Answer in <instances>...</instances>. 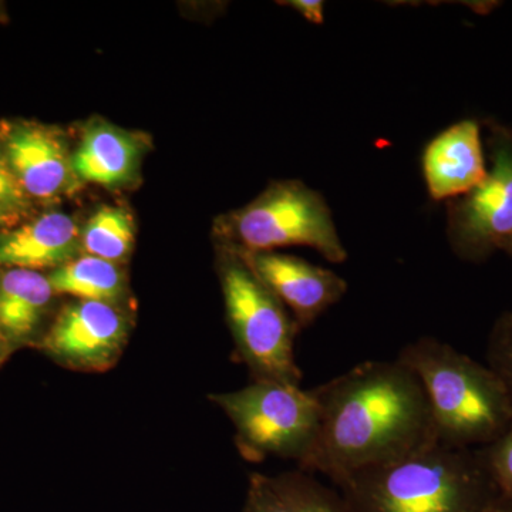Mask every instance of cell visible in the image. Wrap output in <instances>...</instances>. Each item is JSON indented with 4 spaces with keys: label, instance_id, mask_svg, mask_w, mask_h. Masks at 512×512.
<instances>
[{
    "label": "cell",
    "instance_id": "2e32d148",
    "mask_svg": "<svg viewBox=\"0 0 512 512\" xmlns=\"http://www.w3.org/2000/svg\"><path fill=\"white\" fill-rule=\"evenodd\" d=\"M136 241V225L130 212L113 205H101L80 228L82 254L123 264Z\"/></svg>",
    "mask_w": 512,
    "mask_h": 512
},
{
    "label": "cell",
    "instance_id": "4fadbf2b",
    "mask_svg": "<svg viewBox=\"0 0 512 512\" xmlns=\"http://www.w3.org/2000/svg\"><path fill=\"white\" fill-rule=\"evenodd\" d=\"M143 144L134 134L99 121L84 131L72 154V167L80 183L121 187L136 177Z\"/></svg>",
    "mask_w": 512,
    "mask_h": 512
},
{
    "label": "cell",
    "instance_id": "8992f818",
    "mask_svg": "<svg viewBox=\"0 0 512 512\" xmlns=\"http://www.w3.org/2000/svg\"><path fill=\"white\" fill-rule=\"evenodd\" d=\"M234 424L242 456L291 458L302 466L319 433V404L311 392L295 384L252 382L235 392L211 394Z\"/></svg>",
    "mask_w": 512,
    "mask_h": 512
},
{
    "label": "cell",
    "instance_id": "5b68a950",
    "mask_svg": "<svg viewBox=\"0 0 512 512\" xmlns=\"http://www.w3.org/2000/svg\"><path fill=\"white\" fill-rule=\"evenodd\" d=\"M220 235L222 244L238 251L308 247L333 264L348 259L328 202L298 180L275 181L254 201L225 215Z\"/></svg>",
    "mask_w": 512,
    "mask_h": 512
},
{
    "label": "cell",
    "instance_id": "8fae6325",
    "mask_svg": "<svg viewBox=\"0 0 512 512\" xmlns=\"http://www.w3.org/2000/svg\"><path fill=\"white\" fill-rule=\"evenodd\" d=\"M421 167L434 201H453L473 191L488 171L480 124L461 120L441 131L424 148Z\"/></svg>",
    "mask_w": 512,
    "mask_h": 512
},
{
    "label": "cell",
    "instance_id": "ba28073f",
    "mask_svg": "<svg viewBox=\"0 0 512 512\" xmlns=\"http://www.w3.org/2000/svg\"><path fill=\"white\" fill-rule=\"evenodd\" d=\"M131 328L123 305L76 299L57 313L39 346L69 369L103 373L123 355Z\"/></svg>",
    "mask_w": 512,
    "mask_h": 512
},
{
    "label": "cell",
    "instance_id": "44dd1931",
    "mask_svg": "<svg viewBox=\"0 0 512 512\" xmlns=\"http://www.w3.org/2000/svg\"><path fill=\"white\" fill-rule=\"evenodd\" d=\"M29 205V197L13 173L8 158L0 148V210L19 217Z\"/></svg>",
    "mask_w": 512,
    "mask_h": 512
},
{
    "label": "cell",
    "instance_id": "30bf717a",
    "mask_svg": "<svg viewBox=\"0 0 512 512\" xmlns=\"http://www.w3.org/2000/svg\"><path fill=\"white\" fill-rule=\"evenodd\" d=\"M235 251L292 312L299 328H308L348 292V282L342 276L298 256Z\"/></svg>",
    "mask_w": 512,
    "mask_h": 512
},
{
    "label": "cell",
    "instance_id": "3957f363",
    "mask_svg": "<svg viewBox=\"0 0 512 512\" xmlns=\"http://www.w3.org/2000/svg\"><path fill=\"white\" fill-rule=\"evenodd\" d=\"M397 360L419 377L439 443L483 448L512 426V397L488 366L434 338H420Z\"/></svg>",
    "mask_w": 512,
    "mask_h": 512
},
{
    "label": "cell",
    "instance_id": "ffe728a7",
    "mask_svg": "<svg viewBox=\"0 0 512 512\" xmlns=\"http://www.w3.org/2000/svg\"><path fill=\"white\" fill-rule=\"evenodd\" d=\"M242 512H293L291 505L279 493L272 477L252 474L249 478L247 501Z\"/></svg>",
    "mask_w": 512,
    "mask_h": 512
},
{
    "label": "cell",
    "instance_id": "603a6c76",
    "mask_svg": "<svg viewBox=\"0 0 512 512\" xmlns=\"http://www.w3.org/2000/svg\"><path fill=\"white\" fill-rule=\"evenodd\" d=\"M19 220V217H16V215L9 214V212L0 210V228L9 227V225H12L13 222H16Z\"/></svg>",
    "mask_w": 512,
    "mask_h": 512
},
{
    "label": "cell",
    "instance_id": "e0dca14e",
    "mask_svg": "<svg viewBox=\"0 0 512 512\" xmlns=\"http://www.w3.org/2000/svg\"><path fill=\"white\" fill-rule=\"evenodd\" d=\"M272 480L293 512H350L343 497L309 476L308 471H289Z\"/></svg>",
    "mask_w": 512,
    "mask_h": 512
},
{
    "label": "cell",
    "instance_id": "5bb4252c",
    "mask_svg": "<svg viewBox=\"0 0 512 512\" xmlns=\"http://www.w3.org/2000/svg\"><path fill=\"white\" fill-rule=\"evenodd\" d=\"M56 293L46 275L28 269L0 271V340L6 346L36 338Z\"/></svg>",
    "mask_w": 512,
    "mask_h": 512
},
{
    "label": "cell",
    "instance_id": "9a60e30c",
    "mask_svg": "<svg viewBox=\"0 0 512 512\" xmlns=\"http://www.w3.org/2000/svg\"><path fill=\"white\" fill-rule=\"evenodd\" d=\"M56 295L79 301L121 305L127 295V281L119 264L82 254L47 275Z\"/></svg>",
    "mask_w": 512,
    "mask_h": 512
},
{
    "label": "cell",
    "instance_id": "d4e9b609",
    "mask_svg": "<svg viewBox=\"0 0 512 512\" xmlns=\"http://www.w3.org/2000/svg\"><path fill=\"white\" fill-rule=\"evenodd\" d=\"M501 251H504L505 254L512 256V237L508 239L507 242H505L503 248H501Z\"/></svg>",
    "mask_w": 512,
    "mask_h": 512
},
{
    "label": "cell",
    "instance_id": "7402d4cb",
    "mask_svg": "<svg viewBox=\"0 0 512 512\" xmlns=\"http://www.w3.org/2000/svg\"><path fill=\"white\" fill-rule=\"evenodd\" d=\"M286 5L291 6L302 18L315 25H322L325 20V3L322 0H292Z\"/></svg>",
    "mask_w": 512,
    "mask_h": 512
},
{
    "label": "cell",
    "instance_id": "6da1fadb",
    "mask_svg": "<svg viewBox=\"0 0 512 512\" xmlns=\"http://www.w3.org/2000/svg\"><path fill=\"white\" fill-rule=\"evenodd\" d=\"M312 393L319 433L301 470L336 484L439 443L423 384L400 360L360 363Z\"/></svg>",
    "mask_w": 512,
    "mask_h": 512
},
{
    "label": "cell",
    "instance_id": "9c48e42d",
    "mask_svg": "<svg viewBox=\"0 0 512 512\" xmlns=\"http://www.w3.org/2000/svg\"><path fill=\"white\" fill-rule=\"evenodd\" d=\"M0 148L29 198L53 201L82 184L66 141L55 128L26 121L2 124Z\"/></svg>",
    "mask_w": 512,
    "mask_h": 512
},
{
    "label": "cell",
    "instance_id": "484cf974",
    "mask_svg": "<svg viewBox=\"0 0 512 512\" xmlns=\"http://www.w3.org/2000/svg\"><path fill=\"white\" fill-rule=\"evenodd\" d=\"M0 343H3L2 340H0ZM3 345H5V343H3ZM6 346V345H5ZM6 348H8V346H6Z\"/></svg>",
    "mask_w": 512,
    "mask_h": 512
},
{
    "label": "cell",
    "instance_id": "ac0fdd59",
    "mask_svg": "<svg viewBox=\"0 0 512 512\" xmlns=\"http://www.w3.org/2000/svg\"><path fill=\"white\" fill-rule=\"evenodd\" d=\"M488 367L497 373L512 397V311L494 323L488 339Z\"/></svg>",
    "mask_w": 512,
    "mask_h": 512
},
{
    "label": "cell",
    "instance_id": "52a82bcc",
    "mask_svg": "<svg viewBox=\"0 0 512 512\" xmlns=\"http://www.w3.org/2000/svg\"><path fill=\"white\" fill-rule=\"evenodd\" d=\"M491 167L473 191L448 202L447 238L454 254L483 262L512 237V131L493 124Z\"/></svg>",
    "mask_w": 512,
    "mask_h": 512
},
{
    "label": "cell",
    "instance_id": "7c38bea8",
    "mask_svg": "<svg viewBox=\"0 0 512 512\" xmlns=\"http://www.w3.org/2000/svg\"><path fill=\"white\" fill-rule=\"evenodd\" d=\"M79 255L80 228L64 212H47L0 235V269L55 271Z\"/></svg>",
    "mask_w": 512,
    "mask_h": 512
},
{
    "label": "cell",
    "instance_id": "277c9868",
    "mask_svg": "<svg viewBox=\"0 0 512 512\" xmlns=\"http://www.w3.org/2000/svg\"><path fill=\"white\" fill-rule=\"evenodd\" d=\"M222 295L232 338L254 382L299 386L295 359L299 326L234 248L222 244L218 261Z\"/></svg>",
    "mask_w": 512,
    "mask_h": 512
},
{
    "label": "cell",
    "instance_id": "7a4b0ae2",
    "mask_svg": "<svg viewBox=\"0 0 512 512\" xmlns=\"http://www.w3.org/2000/svg\"><path fill=\"white\" fill-rule=\"evenodd\" d=\"M338 485L350 512H483L501 495L481 448L441 443Z\"/></svg>",
    "mask_w": 512,
    "mask_h": 512
},
{
    "label": "cell",
    "instance_id": "cb8c5ba5",
    "mask_svg": "<svg viewBox=\"0 0 512 512\" xmlns=\"http://www.w3.org/2000/svg\"><path fill=\"white\" fill-rule=\"evenodd\" d=\"M483 512H512V511L508 510V508H505L504 505H501L500 501H498V503L491 505V507L485 508V510Z\"/></svg>",
    "mask_w": 512,
    "mask_h": 512
},
{
    "label": "cell",
    "instance_id": "d6986e66",
    "mask_svg": "<svg viewBox=\"0 0 512 512\" xmlns=\"http://www.w3.org/2000/svg\"><path fill=\"white\" fill-rule=\"evenodd\" d=\"M481 450L498 491L512 500V426L503 436Z\"/></svg>",
    "mask_w": 512,
    "mask_h": 512
}]
</instances>
